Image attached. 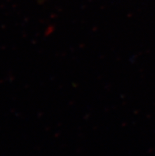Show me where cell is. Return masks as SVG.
I'll list each match as a JSON object with an SVG mask.
<instances>
[{
	"instance_id": "1",
	"label": "cell",
	"mask_w": 155,
	"mask_h": 156,
	"mask_svg": "<svg viewBox=\"0 0 155 156\" xmlns=\"http://www.w3.org/2000/svg\"><path fill=\"white\" fill-rule=\"evenodd\" d=\"M38 1H39V2H44L45 0H38Z\"/></svg>"
}]
</instances>
